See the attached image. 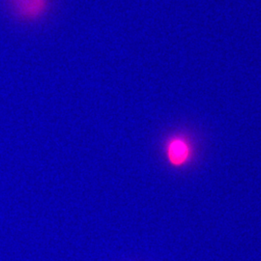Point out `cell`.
<instances>
[{
	"label": "cell",
	"mask_w": 261,
	"mask_h": 261,
	"mask_svg": "<svg viewBox=\"0 0 261 261\" xmlns=\"http://www.w3.org/2000/svg\"><path fill=\"white\" fill-rule=\"evenodd\" d=\"M2 2L14 19L24 23L42 19L50 5V0H2Z\"/></svg>",
	"instance_id": "1"
},
{
	"label": "cell",
	"mask_w": 261,
	"mask_h": 261,
	"mask_svg": "<svg viewBox=\"0 0 261 261\" xmlns=\"http://www.w3.org/2000/svg\"><path fill=\"white\" fill-rule=\"evenodd\" d=\"M166 154L168 162L174 167H182L192 158L193 147L185 136L174 135L166 144Z\"/></svg>",
	"instance_id": "2"
}]
</instances>
